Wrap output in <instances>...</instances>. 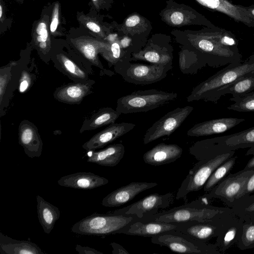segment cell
<instances>
[{"instance_id": "52a82bcc", "label": "cell", "mask_w": 254, "mask_h": 254, "mask_svg": "<svg viewBox=\"0 0 254 254\" xmlns=\"http://www.w3.org/2000/svg\"><path fill=\"white\" fill-rule=\"evenodd\" d=\"M235 153V151H231L211 158L197 160L178 190L176 199H186L189 193L202 189L214 171Z\"/></svg>"}, {"instance_id": "8fae6325", "label": "cell", "mask_w": 254, "mask_h": 254, "mask_svg": "<svg viewBox=\"0 0 254 254\" xmlns=\"http://www.w3.org/2000/svg\"><path fill=\"white\" fill-rule=\"evenodd\" d=\"M254 173V167L247 170L242 169L234 174H229L203 197L208 199H219L227 207L232 208L237 201L246 183Z\"/></svg>"}, {"instance_id": "f546056e", "label": "cell", "mask_w": 254, "mask_h": 254, "mask_svg": "<svg viewBox=\"0 0 254 254\" xmlns=\"http://www.w3.org/2000/svg\"><path fill=\"white\" fill-rule=\"evenodd\" d=\"M37 209L39 222L45 233L49 234L60 218L61 212L56 206L47 201L39 195L36 196Z\"/></svg>"}, {"instance_id": "f5cc1de1", "label": "cell", "mask_w": 254, "mask_h": 254, "mask_svg": "<svg viewBox=\"0 0 254 254\" xmlns=\"http://www.w3.org/2000/svg\"></svg>"}, {"instance_id": "484cf974", "label": "cell", "mask_w": 254, "mask_h": 254, "mask_svg": "<svg viewBox=\"0 0 254 254\" xmlns=\"http://www.w3.org/2000/svg\"><path fill=\"white\" fill-rule=\"evenodd\" d=\"M254 90V70L251 71L239 78L217 90L209 101L217 103L222 96L231 94L233 97L242 96Z\"/></svg>"}, {"instance_id": "ee69618b", "label": "cell", "mask_w": 254, "mask_h": 254, "mask_svg": "<svg viewBox=\"0 0 254 254\" xmlns=\"http://www.w3.org/2000/svg\"><path fill=\"white\" fill-rule=\"evenodd\" d=\"M254 192V173L249 178L238 196V199ZM237 199V200H238Z\"/></svg>"}, {"instance_id": "5b68a950", "label": "cell", "mask_w": 254, "mask_h": 254, "mask_svg": "<svg viewBox=\"0 0 254 254\" xmlns=\"http://www.w3.org/2000/svg\"><path fill=\"white\" fill-rule=\"evenodd\" d=\"M135 218L131 215L115 214L112 211L106 213H93L75 223L71 231L82 235L117 234L119 230Z\"/></svg>"}, {"instance_id": "7402d4cb", "label": "cell", "mask_w": 254, "mask_h": 254, "mask_svg": "<svg viewBox=\"0 0 254 254\" xmlns=\"http://www.w3.org/2000/svg\"><path fill=\"white\" fill-rule=\"evenodd\" d=\"M234 117L213 119L194 125L187 131L189 136L199 137L224 133L245 121Z\"/></svg>"}, {"instance_id": "f1b7e54d", "label": "cell", "mask_w": 254, "mask_h": 254, "mask_svg": "<svg viewBox=\"0 0 254 254\" xmlns=\"http://www.w3.org/2000/svg\"><path fill=\"white\" fill-rule=\"evenodd\" d=\"M1 254H45L36 244L26 240H17L0 232Z\"/></svg>"}, {"instance_id": "1f68e13d", "label": "cell", "mask_w": 254, "mask_h": 254, "mask_svg": "<svg viewBox=\"0 0 254 254\" xmlns=\"http://www.w3.org/2000/svg\"><path fill=\"white\" fill-rule=\"evenodd\" d=\"M121 114L116 110L110 107L101 108L90 118L84 121L80 132L96 129L103 126L115 123Z\"/></svg>"}, {"instance_id": "d6986e66", "label": "cell", "mask_w": 254, "mask_h": 254, "mask_svg": "<svg viewBox=\"0 0 254 254\" xmlns=\"http://www.w3.org/2000/svg\"><path fill=\"white\" fill-rule=\"evenodd\" d=\"M135 126V124L130 123H113L94 135L82 147L87 151L102 148L127 133Z\"/></svg>"}, {"instance_id": "4316f807", "label": "cell", "mask_w": 254, "mask_h": 254, "mask_svg": "<svg viewBox=\"0 0 254 254\" xmlns=\"http://www.w3.org/2000/svg\"><path fill=\"white\" fill-rule=\"evenodd\" d=\"M87 158V161L105 167H115L123 158L125 153V146L122 143L110 145L97 151L94 150Z\"/></svg>"}, {"instance_id": "816d5d0a", "label": "cell", "mask_w": 254, "mask_h": 254, "mask_svg": "<svg viewBox=\"0 0 254 254\" xmlns=\"http://www.w3.org/2000/svg\"><path fill=\"white\" fill-rule=\"evenodd\" d=\"M249 218L252 221L254 222V213L250 215Z\"/></svg>"}, {"instance_id": "ffe728a7", "label": "cell", "mask_w": 254, "mask_h": 254, "mask_svg": "<svg viewBox=\"0 0 254 254\" xmlns=\"http://www.w3.org/2000/svg\"><path fill=\"white\" fill-rule=\"evenodd\" d=\"M178 226V223L143 221L135 218L119 230L117 234L151 237L163 232L175 230Z\"/></svg>"}, {"instance_id": "bcb514c9", "label": "cell", "mask_w": 254, "mask_h": 254, "mask_svg": "<svg viewBox=\"0 0 254 254\" xmlns=\"http://www.w3.org/2000/svg\"><path fill=\"white\" fill-rule=\"evenodd\" d=\"M113 248L112 254H128L129 253L123 248V246L115 242H112L110 244Z\"/></svg>"}, {"instance_id": "7c38bea8", "label": "cell", "mask_w": 254, "mask_h": 254, "mask_svg": "<svg viewBox=\"0 0 254 254\" xmlns=\"http://www.w3.org/2000/svg\"><path fill=\"white\" fill-rule=\"evenodd\" d=\"M193 110L192 107L187 106L167 113L147 130L143 143L147 144L163 136H170L181 126Z\"/></svg>"}, {"instance_id": "6da1fadb", "label": "cell", "mask_w": 254, "mask_h": 254, "mask_svg": "<svg viewBox=\"0 0 254 254\" xmlns=\"http://www.w3.org/2000/svg\"><path fill=\"white\" fill-rule=\"evenodd\" d=\"M247 148L249 149L246 155H254V127L233 134L198 141L190 147L189 152L199 160Z\"/></svg>"}, {"instance_id": "d6a6232c", "label": "cell", "mask_w": 254, "mask_h": 254, "mask_svg": "<svg viewBox=\"0 0 254 254\" xmlns=\"http://www.w3.org/2000/svg\"><path fill=\"white\" fill-rule=\"evenodd\" d=\"M150 25L147 19L137 12L128 15L122 24L114 23V28L119 32L131 36L144 32L149 28Z\"/></svg>"}, {"instance_id": "cb8c5ba5", "label": "cell", "mask_w": 254, "mask_h": 254, "mask_svg": "<svg viewBox=\"0 0 254 254\" xmlns=\"http://www.w3.org/2000/svg\"><path fill=\"white\" fill-rule=\"evenodd\" d=\"M59 185L79 190H92L105 185L107 179L91 172H78L66 175L57 182Z\"/></svg>"}, {"instance_id": "4dcf8cb0", "label": "cell", "mask_w": 254, "mask_h": 254, "mask_svg": "<svg viewBox=\"0 0 254 254\" xmlns=\"http://www.w3.org/2000/svg\"><path fill=\"white\" fill-rule=\"evenodd\" d=\"M244 222L242 218L238 216L227 229L216 237L215 244L221 254L237 244L242 235Z\"/></svg>"}, {"instance_id": "5bb4252c", "label": "cell", "mask_w": 254, "mask_h": 254, "mask_svg": "<svg viewBox=\"0 0 254 254\" xmlns=\"http://www.w3.org/2000/svg\"><path fill=\"white\" fill-rule=\"evenodd\" d=\"M172 64L129 63L120 74L127 82L135 84L146 85L160 81L167 76Z\"/></svg>"}, {"instance_id": "c3c4849f", "label": "cell", "mask_w": 254, "mask_h": 254, "mask_svg": "<svg viewBox=\"0 0 254 254\" xmlns=\"http://www.w3.org/2000/svg\"><path fill=\"white\" fill-rule=\"evenodd\" d=\"M254 17V7L245 8Z\"/></svg>"}, {"instance_id": "f907efd6", "label": "cell", "mask_w": 254, "mask_h": 254, "mask_svg": "<svg viewBox=\"0 0 254 254\" xmlns=\"http://www.w3.org/2000/svg\"><path fill=\"white\" fill-rule=\"evenodd\" d=\"M14 0L19 4H23L25 1V0Z\"/></svg>"}, {"instance_id": "ac0fdd59", "label": "cell", "mask_w": 254, "mask_h": 254, "mask_svg": "<svg viewBox=\"0 0 254 254\" xmlns=\"http://www.w3.org/2000/svg\"><path fill=\"white\" fill-rule=\"evenodd\" d=\"M104 17V15L90 8L87 13L77 11L76 14L79 26L84 28L94 37L107 41L114 25V23L105 21Z\"/></svg>"}, {"instance_id": "d4e9b609", "label": "cell", "mask_w": 254, "mask_h": 254, "mask_svg": "<svg viewBox=\"0 0 254 254\" xmlns=\"http://www.w3.org/2000/svg\"><path fill=\"white\" fill-rule=\"evenodd\" d=\"M173 54L165 47L148 43L140 51L133 53L130 60L142 61L153 64H172Z\"/></svg>"}, {"instance_id": "f6af8a7d", "label": "cell", "mask_w": 254, "mask_h": 254, "mask_svg": "<svg viewBox=\"0 0 254 254\" xmlns=\"http://www.w3.org/2000/svg\"><path fill=\"white\" fill-rule=\"evenodd\" d=\"M75 251L79 254H103V253L90 248L88 246H82L80 245H76Z\"/></svg>"}, {"instance_id": "d590c367", "label": "cell", "mask_w": 254, "mask_h": 254, "mask_svg": "<svg viewBox=\"0 0 254 254\" xmlns=\"http://www.w3.org/2000/svg\"><path fill=\"white\" fill-rule=\"evenodd\" d=\"M231 208L239 217L244 220L249 219L250 215L254 213V194L245 195L238 199Z\"/></svg>"}, {"instance_id": "ab89813d", "label": "cell", "mask_w": 254, "mask_h": 254, "mask_svg": "<svg viewBox=\"0 0 254 254\" xmlns=\"http://www.w3.org/2000/svg\"><path fill=\"white\" fill-rule=\"evenodd\" d=\"M12 19L7 17L6 14V6L4 0H0V34L5 33L12 25Z\"/></svg>"}, {"instance_id": "ba28073f", "label": "cell", "mask_w": 254, "mask_h": 254, "mask_svg": "<svg viewBox=\"0 0 254 254\" xmlns=\"http://www.w3.org/2000/svg\"><path fill=\"white\" fill-rule=\"evenodd\" d=\"M153 244L183 254H220L216 245L193 239L175 229L151 237Z\"/></svg>"}, {"instance_id": "2e32d148", "label": "cell", "mask_w": 254, "mask_h": 254, "mask_svg": "<svg viewBox=\"0 0 254 254\" xmlns=\"http://www.w3.org/2000/svg\"><path fill=\"white\" fill-rule=\"evenodd\" d=\"M52 4L48 2L42 8L39 18L34 21L31 28L30 44L43 56L52 53L53 38L49 28Z\"/></svg>"}, {"instance_id": "60d3db41", "label": "cell", "mask_w": 254, "mask_h": 254, "mask_svg": "<svg viewBox=\"0 0 254 254\" xmlns=\"http://www.w3.org/2000/svg\"><path fill=\"white\" fill-rule=\"evenodd\" d=\"M10 77V67L1 68L0 71V103L5 93L6 86Z\"/></svg>"}, {"instance_id": "681fc988", "label": "cell", "mask_w": 254, "mask_h": 254, "mask_svg": "<svg viewBox=\"0 0 254 254\" xmlns=\"http://www.w3.org/2000/svg\"><path fill=\"white\" fill-rule=\"evenodd\" d=\"M250 63H254V54L250 56V58L247 60Z\"/></svg>"}, {"instance_id": "e575fe53", "label": "cell", "mask_w": 254, "mask_h": 254, "mask_svg": "<svg viewBox=\"0 0 254 254\" xmlns=\"http://www.w3.org/2000/svg\"><path fill=\"white\" fill-rule=\"evenodd\" d=\"M237 156L234 155L219 165L212 173L203 188L206 193L210 192L222 179L226 177L234 167Z\"/></svg>"}, {"instance_id": "e0dca14e", "label": "cell", "mask_w": 254, "mask_h": 254, "mask_svg": "<svg viewBox=\"0 0 254 254\" xmlns=\"http://www.w3.org/2000/svg\"><path fill=\"white\" fill-rule=\"evenodd\" d=\"M157 185L155 182H131L108 194L103 199L101 204L108 207L120 206L130 201L140 192Z\"/></svg>"}, {"instance_id": "83f0119b", "label": "cell", "mask_w": 254, "mask_h": 254, "mask_svg": "<svg viewBox=\"0 0 254 254\" xmlns=\"http://www.w3.org/2000/svg\"><path fill=\"white\" fill-rule=\"evenodd\" d=\"M91 92L89 83H70L59 87L54 92V97L60 102L69 104H79L83 99Z\"/></svg>"}, {"instance_id": "8d00e7d4", "label": "cell", "mask_w": 254, "mask_h": 254, "mask_svg": "<svg viewBox=\"0 0 254 254\" xmlns=\"http://www.w3.org/2000/svg\"><path fill=\"white\" fill-rule=\"evenodd\" d=\"M230 100L234 104L227 107L229 110L239 112H254V91L242 96L232 97Z\"/></svg>"}, {"instance_id": "9c48e42d", "label": "cell", "mask_w": 254, "mask_h": 254, "mask_svg": "<svg viewBox=\"0 0 254 254\" xmlns=\"http://www.w3.org/2000/svg\"><path fill=\"white\" fill-rule=\"evenodd\" d=\"M65 40L74 51L94 65L103 68L98 54L109 49V42L94 37L80 26L70 27Z\"/></svg>"}, {"instance_id": "8992f818", "label": "cell", "mask_w": 254, "mask_h": 254, "mask_svg": "<svg viewBox=\"0 0 254 254\" xmlns=\"http://www.w3.org/2000/svg\"><path fill=\"white\" fill-rule=\"evenodd\" d=\"M177 97L176 93L156 89L136 91L119 98L116 110L121 114L146 112L164 106Z\"/></svg>"}, {"instance_id": "4fadbf2b", "label": "cell", "mask_w": 254, "mask_h": 254, "mask_svg": "<svg viewBox=\"0 0 254 254\" xmlns=\"http://www.w3.org/2000/svg\"><path fill=\"white\" fill-rule=\"evenodd\" d=\"M174 200L173 193H152L126 207L112 212L115 214L133 216L140 219L146 216L159 212L160 209L169 207Z\"/></svg>"}, {"instance_id": "7a4b0ae2", "label": "cell", "mask_w": 254, "mask_h": 254, "mask_svg": "<svg viewBox=\"0 0 254 254\" xmlns=\"http://www.w3.org/2000/svg\"><path fill=\"white\" fill-rule=\"evenodd\" d=\"M223 35L188 32L187 38L190 44L202 55L207 64L210 66L219 67L230 64H240L241 55L237 47L223 45Z\"/></svg>"}, {"instance_id": "f35d334b", "label": "cell", "mask_w": 254, "mask_h": 254, "mask_svg": "<svg viewBox=\"0 0 254 254\" xmlns=\"http://www.w3.org/2000/svg\"><path fill=\"white\" fill-rule=\"evenodd\" d=\"M109 42V49L100 54L108 62L111 66L120 61L124 54L121 40L119 38L117 37L114 41Z\"/></svg>"}, {"instance_id": "277c9868", "label": "cell", "mask_w": 254, "mask_h": 254, "mask_svg": "<svg viewBox=\"0 0 254 254\" xmlns=\"http://www.w3.org/2000/svg\"><path fill=\"white\" fill-rule=\"evenodd\" d=\"M254 70V63L230 64L196 85L187 97L189 102L203 100L209 101L219 89L235 81L244 74Z\"/></svg>"}, {"instance_id": "30bf717a", "label": "cell", "mask_w": 254, "mask_h": 254, "mask_svg": "<svg viewBox=\"0 0 254 254\" xmlns=\"http://www.w3.org/2000/svg\"><path fill=\"white\" fill-rule=\"evenodd\" d=\"M237 217L232 213L209 221L180 222L176 230L193 239L206 242L221 234Z\"/></svg>"}, {"instance_id": "3957f363", "label": "cell", "mask_w": 254, "mask_h": 254, "mask_svg": "<svg viewBox=\"0 0 254 254\" xmlns=\"http://www.w3.org/2000/svg\"><path fill=\"white\" fill-rule=\"evenodd\" d=\"M232 213L233 212L230 207L206 205L197 200L167 211L146 216L139 220L166 223L206 222Z\"/></svg>"}, {"instance_id": "b9f144b4", "label": "cell", "mask_w": 254, "mask_h": 254, "mask_svg": "<svg viewBox=\"0 0 254 254\" xmlns=\"http://www.w3.org/2000/svg\"><path fill=\"white\" fill-rule=\"evenodd\" d=\"M114 0H90V8L100 13L102 10H109L112 6Z\"/></svg>"}, {"instance_id": "836d02e7", "label": "cell", "mask_w": 254, "mask_h": 254, "mask_svg": "<svg viewBox=\"0 0 254 254\" xmlns=\"http://www.w3.org/2000/svg\"><path fill=\"white\" fill-rule=\"evenodd\" d=\"M65 25V19L62 13L61 2L58 0L52 2L49 28L53 38L66 36L68 30L66 29Z\"/></svg>"}, {"instance_id": "7dc6e473", "label": "cell", "mask_w": 254, "mask_h": 254, "mask_svg": "<svg viewBox=\"0 0 254 254\" xmlns=\"http://www.w3.org/2000/svg\"><path fill=\"white\" fill-rule=\"evenodd\" d=\"M254 167V155L251 159L248 161L244 168V170H247Z\"/></svg>"}, {"instance_id": "74e56055", "label": "cell", "mask_w": 254, "mask_h": 254, "mask_svg": "<svg viewBox=\"0 0 254 254\" xmlns=\"http://www.w3.org/2000/svg\"><path fill=\"white\" fill-rule=\"evenodd\" d=\"M237 244L241 250L254 249V222L250 219L244 220L242 235Z\"/></svg>"}, {"instance_id": "603a6c76", "label": "cell", "mask_w": 254, "mask_h": 254, "mask_svg": "<svg viewBox=\"0 0 254 254\" xmlns=\"http://www.w3.org/2000/svg\"><path fill=\"white\" fill-rule=\"evenodd\" d=\"M183 149L175 144L160 143L146 151L143 156L144 162L152 166L172 163L182 155Z\"/></svg>"}, {"instance_id": "9a60e30c", "label": "cell", "mask_w": 254, "mask_h": 254, "mask_svg": "<svg viewBox=\"0 0 254 254\" xmlns=\"http://www.w3.org/2000/svg\"><path fill=\"white\" fill-rule=\"evenodd\" d=\"M166 5L159 13L161 19L167 25L174 27L194 24L206 25L207 19L192 8L180 4L173 0L166 1Z\"/></svg>"}, {"instance_id": "7bdbcfd3", "label": "cell", "mask_w": 254, "mask_h": 254, "mask_svg": "<svg viewBox=\"0 0 254 254\" xmlns=\"http://www.w3.org/2000/svg\"><path fill=\"white\" fill-rule=\"evenodd\" d=\"M31 83V77L30 74L25 70H23L21 72L19 80V91L21 93H23L26 91Z\"/></svg>"}, {"instance_id": "44dd1931", "label": "cell", "mask_w": 254, "mask_h": 254, "mask_svg": "<svg viewBox=\"0 0 254 254\" xmlns=\"http://www.w3.org/2000/svg\"><path fill=\"white\" fill-rule=\"evenodd\" d=\"M19 144L29 157H39L43 143L36 126L27 120L22 121L18 128Z\"/></svg>"}]
</instances>
